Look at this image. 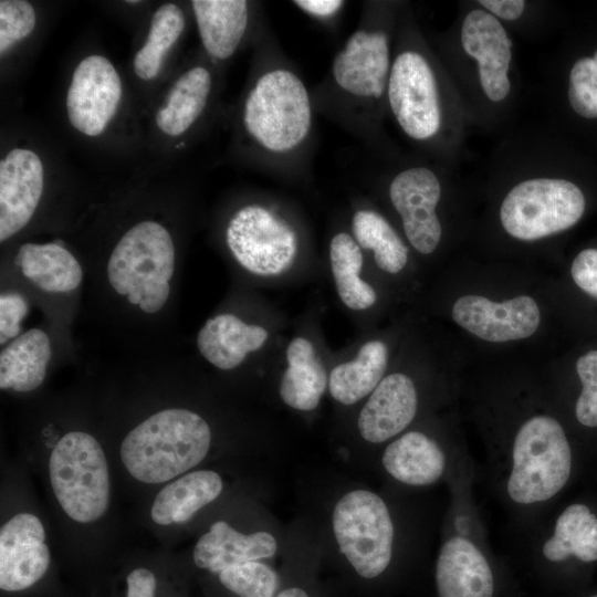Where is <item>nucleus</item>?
<instances>
[{"instance_id": "nucleus-1", "label": "nucleus", "mask_w": 597, "mask_h": 597, "mask_svg": "<svg viewBox=\"0 0 597 597\" xmlns=\"http://www.w3.org/2000/svg\"><path fill=\"white\" fill-rule=\"evenodd\" d=\"M259 42L255 71L240 109L243 138L270 176L305 180L312 174L317 115L311 88L271 29Z\"/></svg>"}, {"instance_id": "nucleus-2", "label": "nucleus", "mask_w": 597, "mask_h": 597, "mask_svg": "<svg viewBox=\"0 0 597 597\" xmlns=\"http://www.w3.org/2000/svg\"><path fill=\"white\" fill-rule=\"evenodd\" d=\"M388 12L364 2L358 23L311 88L315 111L369 147L378 146L392 56Z\"/></svg>"}, {"instance_id": "nucleus-3", "label": "nucleus", "mask_w": 597, "mask_h": 597, "mask_svg": "<svg viewBox=\"0 0 597 597\" xmlns=\"http://www.w3.org/2000/svg\"><path fill=\"white\" fill-rule=\"evenodd\" d=\"M211 431L198 413L171 408L158 411L124 438L122 461L136 480L164 483L199 464L207 455Z\"/></svg>"}, {"instance_id": "nucleus-4", "label": "nucleus", "mask_w": 597, "mask_h": 597, "mask_svg": "<svg viewBox=\"0 0 597 597\" xmlns=\"http://www.w3.org/2000/svg\"><path fill=\"white\" fill-rule=\"evenodd\" d=\"M175 249L165 227L143 221L129 229L114 248L107 263L113 289L146 313L166 303L174 274Z\"/></svg>"}, {"instance_id": "nucleus-5", "label": "nucleus", "mask_w": 597, "mask_h": 597, "mask_svg": "<svg viewBox=\"0 0 597 597\" xmlns=\"http://www.w3.org/2000/svg\"><path fill=\"white\" fill-rule=\"evenodd\" d=\"M226 243L244 270L272 277L294 265L302 250V233L281 206L255 201L242 206L229 219Z\"/></svg>"}, {"instance_id": "nucleus-6", "label": "nucleus", "mask_w": 597, "mask_h": 597, "mask_svg": "<svg viewBox=\"0 0 597 597\" xmlns=\"http://www.w3.org/2000/svg\"><path fill=\"white\" fill-rule=\"evenodd\" d=\"M49 473L56 500L73 521L91 523L104 515L109 473L105 453L93 436L83 431L64 434L51 452Z\"/></svg>"}, {"instance_id": "nucleus-7", "label": "nucleus", "mask_w": 597, "mask_h": 597, "mask_svg": "<svg viewBox=\"0 0 597 597\" xmlns=\"http://www.w3.org/2000/svg\"><path fill=\"white\" fill-rule=\"evenodd\" d=\"M570 469V447L559 422L547 416L533 417L514 440L509 495L522 504L546 501L565 485Z\"/></svg>"}, {"instance_id": "nucleus-8", "label": "nucleus", "mask_w": 597, "mask_h": 597, "mask_svg": "<svg viewBox=\"0 0 597 597\" xmlns=\"http://www.w3.org/2000/svg\"><path fill=\"white\" fill-rule=\"evenodd\" d=\"M585 211V197L572 181L534 178L514 186L500 209L504 230L531 241L564 231L578 222Z\"/></svg>"}, {"instance_id": "nucleus-9", "label": "nucleus", "mask_w": 597, "mask_h": 597, "mask_svg": "<svg viewBox=\"0 0 597 597\" xmlns=\"http://www.w3.org/2000/svg\"><path fill=\"white\" fill-rule=\"evenodd\" d=\"M333 531L341 553L360 577L375 578L388 567L394 525L386 503L374 492L345 494L334 507Z\"/></svg>"}, {"instance_id": "nucleus-10", "label": "nucleus", "mask_w": 597, "mask_h": 597, "mask_svg": "<svg viewBox=\"0 0 597 597\" xmlns=\"http://www.w3.org/2000/svg\"><path fill=\"white\" fill-rule=\"evenodd\" d=\"M387 107L401 130L416 142H429L440 132L438 78L427 55L416 46H404L392 56Z\"/></svg>"}, {"instance_id": "nucleus-11", "label": "nucleus", "mask_w": 597, "mask_h": 597, "mask_svg": "<svg viewBox=\"0 0 597 597\" xmlns=\"http://www.w3.org/2000/svg\"><path fill=\"white\" fill-rule=\"evenodd\" d=\"M387 191L408 242L422 254L432 253L442 234L436 211L441 197L438 176L425 166L408 167L391 178Z\"/></svg>"}, {"instance_id": "nucleus-12", "label": "nucleus", "mask_w": 597, "mask_h": 597, "mask_svg": "<svg viewBox=\"0 0 597 597\" xmlns=\"http://www.w3.org/2000/svg\"><path fill=\"white\" fill-rule=\"evenodd\" d=\"M122 97V83L113 64L102 55H90L76 66L66 95L74 128L87 136L104 132Z\"/></svg>"}, {"instance_id": "nucleus-13", "label": "nucleus", "mask_w": 597, "mask_h": 597, "mask_svg": "<svg viewBox=\"0 0 597 597\" xmlns=\"http://www.w3.org/2000/svg\"><path fill=\"white\" fill-rule=\"evenodd\" d=\"M451 315L459 326L488 342L526 338L536 332L541 321L537 303L526 295L500 303L465 295L455 301Z\"/></svg>"}, {"instance_id": "nucleus-14", "label": "nucleus", "mask_w": 597, "mask_h": 597, "mask_svg": "<svg viewBox=\"0 0 597 597\" xmlns=\"http://www.w3.org/2000/svg\"><path fill=\"white\" fill-rule=\"evenodd\" d=\"M41 521L19 513L0 531V588L18 591L35 584L49 568L50 551Z\"/></svg>"}, {"instance_id": "nucleus-15", "label": "nucleus", "mask_w": 597, "mask_h": 597, "mask_svg": "<svg viewBox=\"0 0 597 597\" xmlns=\"http://www.w3.org/2000/svg\"><path fill=\"white\" fill-rule=\"evenodd\" d=\"M461 43L478 62L480 83L488 98L503 101L511 88L507 72L512 42L501 22L484 10L469 12L462 23Z\"/></svg>"}, {"instance_id": "nucleus-16", "label": "nucleus", "mask_w": 597, "mask_h": 597, "mask_svg": "<svg viewBox=\"0 0 597 597\" xmlns=\"http://www.w3.org/2000/svg\"><path fill=\"white\" fill-rule=\"evenodd\" d=\"M43 191V166L29 149L14 148L0 163V241L32 218Z\"/></svg>"}, {"instance_id": "nucleus-17", "label": "nucleus", "mask_w": 597, "mask_h": 597, "mask_svg": "<svg viewBox=\"0 0 597 597\" xmlns=\"http://www.w3.org/2000/svg\"><path fill=\"white\" fill-rule=\"evenodd\" d=\"M417 390L401 373L381 379L359 411L357 427L368 442L380 443L401 432L416 416Z\"/></svg>"}, {"instance_id": "nucleus-18", "label": "nucleus", "mask_w": 597, "mask_h": 597, "mask_svg": "<svg viewBox=\"0 0 597 597\" xmlns=\"http://www.w3.org/2000/svg\"><path fill=\"white\" fill-rule=\"evenodd\" d=\"M200 40L208 55L231 57L253 24V4L245 0H192Z\"/></svg>"}, {"instance_id": "nucleus-19", "label": "nucleus", "mask_w": 597, "mask_h": 597, "mask_svg": "<svg viewBox=\"0 0 597 597\" xmlns=\"http://www.w3.org/2000/svg\"><path fill=\"white\" fill-rule=\"evenodd\" d=\"M439 597H492L493 576L480 549L461 537L442 546L436 567Z\"/></svg>"}, {"instance_id": "nucleus-20", "label": "nucleus", "mask_w": 597, "mask_h": 597, "mask_svg": "<svg viewBox=\"0 0 597 597\" xmlns=\"http://www.w3.org/2000/svg\"><path fill=\"white\" fill-rule=\"evenodd\" d=\"M276 548V540L269 532L243 534L218 521L198 540L193 562L199 568L219 574L231 566L272 557Z\"/></svg>"}, {"instance_id": "nucleus-21", "label": "nucleus", "mask_w": 597, "mask_h": 597, "mask_svg": "<svg viewBox=\"0 0 597 597\" xmlns=\"http://www.w3.org/2000/svg\"><path fill=\"white\" fill-rule=\"evenodd\" d=\"M269 332L260 325L243 322L232 314L209 318L197 336L200 354L217 368L238 367L249 353L260 349Z\"/></svg>"}, {"instance_id": "nucleus-22", "label": "nucleus", "mask_w": 597, "mask_h": 597, "mask_svg": "<svg viewBox=\"0 0 597 597\" xmlns=\"http://www.w3.org/2000/svg\"><path fill=\"white\" fill-rule=\"evenodd\" d=\"M285 356L287 366L279 388L282 401L296 410H314L328 388V375L315 346L308 338L296 336Z\"/></svg>"}, {"instance_id": "nucleus-23", "label": "nucleus", "mask_w": 597, "mask_h": 597, "mask_svg": "<svg viewBox=\"0 0 597 597\" xmlns=\"http://www.w3.org/2000/svg\"><path fill=\"white\" fill-rule=\"evenodd\" d=\"M222 488V479L214 471L190 472L159 491L151 506V519L159 525L186 523L216 500Z\"/></svg>"}, {"instance_id": "nucleus-24", "label": "nucleus", "mask_w": 597, "mask_h": 597, "mask_svg": "<svg viewBox=\"0 0 597 597\" xmlns=\"http://www.w3.org/2000/svg\"><path fill=\"white\" fill-rule=\"evenodd\" d=\"M446 459L440 447L426 434L410 431L384 451L383 465L396 480L409 485H428L442 475Z\"/></svg>"}, {"instance_id": "nucleus-25", "label": "nucleus", "mask_w": 597, "mask_h": 597, "mask_svg": "<svg viewBox=\"0 0 597 597\" xmlns=\"http://www.w3.org/2000/svg\"><path fill=\"white\" fill-rule=\"evenodd\" d=\"M213 77L203 65L192 66L175 82L166 105L156 114V124L167 135L178 136L196 124L208 107Z\"/></svg>"}, {"instance_id": "nucleus-26", "label": "nucleus", "mask_w": 597, "mask_h": 597, "mask_svg": "<svg viewBox=\"0 0 597 597\" xmlns=\"http://www.w3.org/2000/svg\"><path fill=\"white\" fill-rule=\"evenodd\" d=\"M22 274L41 290L64 293L75 290L83 271L73 254L55 241L45 244L25 243L14 259Z\"/></svg>"}, {"instance_id": "nucleus-27", "label": "nucleus", "mask_w": 597, "mask_h": 597, "mask_svg": "<svg viewBox=\"0 0 597 597\" xmlns=\"http://www.w3.org/2000/svg\"><path fill=\"white\" fill-rule=\"evenodd\" d=\"M388 347L374 339L360 346L356 356L335 366L328 375V390L339 404L350 406L370 395L384 378Z\"/></svg>"}, {"instance_id": "nucleus-28", "label": "nucleus", "mask_w": 597, "mask_h": 597, "mask_svg": "<svg viewBox=\"0 0 597 597\" xmlns=\"http://www.w3.org/2000/svg\"><path fill=\"white\" fill-rule=\"evenodd\" d=\"M51 357L48 335L38 328L14 338L0 354V388L20 392L38 388Z\"/></svg>"}, {"instance_id": "nucleus-29", "label": "nucleus", "mask_w": 597, "mask_h": 597, "mask_svg": "<svg viewBox=\"0 0 597 597\" xmlns=\"http://www.w3.org/2000/svg\"><path fill=\"white\" fill-rule=\"evenodd\" d=\"M328 258L335 289L342 303L353 311L371 307L377 294L374 287L360 277L364 251L350 231L341 230L332 235Z\"/></svg>"}, {"instance_id": "nucleus-30", "label": "nucleus", "mask_w": 597, "mask_h": 597, "mask_svg": "<svg viewBox=\"0 0 597 597\" xmlns=\"http://www.w3.org/2000/svg\"><path fill=\"white\" fill-rule=\"evenodd\" d=\"M349 224V231L360 249L371 253L380 270L396 274L406 266L408 248L379 211L357 206L352 212Z\"/></svg>"}, {"instance_id": "nucleus-31", "label": "nucleus", "mask_w": 597, "mask_h": 597, "mask_svg": "<svg viewBox=\"0 0 597 597\" xmlns=\"http://www.w3.org/2000/svg\"><path fill=\"white\" fill-rule=\"evenodd\" d=\"M551 562L574 555L583 562L597 559V517L584 504H572L556 521L554 535L543 547Z\"/></svg>"}, {"instance_id": "nucleus-32", "label": "nucleus", "mask_w": 597, "mask_h": 597, "mask_svg": "<svg viewBox=\"0 0 597 597\" xmlns=\"http://www.w3.org/2000/svg\"><path fill=\"white\" fill-rule=\"evenodd\" d=\"M184 28L185 17L178 6L166 3L155 11L146 43L134 59V71L139 78L151 80L158 74L165 54Z\"/></svg>"}, {"instance_id": "nucleus-33", "label": "nucleus", "mask_w": 597, "mask_h": 597, "mask_svg": "<svg viewBox=\"0 0 597 597\" xmlns=\"http://www.w3.org/2000/svg\"><path fill=\"white\" fill-rule=\"evenodd\" d=\"M220 583L239 597H274L279 576L261 562L228 567L218 574Z\"/></svg>"}, {"instance_id": "nucleus-34", "label": "nucleus", "mask_w": 597, "mask_h": 597, "mask_svg": "<svg viewBox=\"0 0 597 597\" xmlns=\"http://www.w3.org/2000/svg\"><path fill=\"white\" fill-rule=\"evenodd\" d=\"M568 100L578 115L585 118L597 117V63L593 57H582L573 65Z\"/></svg>"}, {"instance_id": "nucleus-35", "label": "nucleus", "mask_w": 597, "mask_h": 597, "mask_svg": "<svg viewBox=\"0 0 597 597\" xmlns=\"http://www.w3.org/2000/svg\"><path fill=\"white\" fill-rule=\"evenodd\" d=\"M33 7L24 0L0 1V52L3 54L15 42L29 35L35 27Z\"/></svg>"}, {"instance_id": "nucleus-36", "label": "nucleus", "mask_w": 597, "mask_h": 597, "mask_svg": "<svg viewBox=\"0 0 597 597\" xmlns=\"http://www.w3.org/2000/svg\"><path fill=\"white\" fill-rule=\"evenodd\" d=\"M576 371L582 381V392L576 401L575 415L586 427H597V350L582 355L576 362Z\"/></svg>"}, {"instance_id": "nucleus-37", "label": "nucleus", "mask_w": 597, "mask_h": 597, "mask_svg": "<svg viewBox=\"0 0 597 597\" xmlns=\"http://www.w3.org/2000/svg\"><path fill=\"white\" fill-rule=\"evenodd\" d=\"M28 313V304L18 293L2 294L0 297V343L17 337L21 321Z\"/></svg>"}, {"instance_id": "nucleus-38", "label": "nucleus", "mask_w": 597, "mask_h": 597, "mask_svg": "<svg viewBox=\"0 0 597 597\" xmlns=\"http://www.w3.org/2000/svg\"><path fill=\"white\" fill-rule=\"evenodd\" d=\"M306 17L324 28L333 29L347 4L342 0H295L291 2Z\"/></svg>"}, {"instance_id": "nucleus-39", "label": "nucleus", "mask_w": 597, "mask_h": 597, "mask_svg": "<svg viewBox=\"0 0 597 597\" xmlns=\"http://www.w3.org/2000/svg\"><path fill=\"white\" fill-rule=\"evenodd\" d=\"M570 274L582 291L597 298V249L580 251L572 263Z\"/></svg>"}, {"instance_id": "nucleus-40", "label": "nucleus", "mask_w": 597, "mask_h": 597, "mask_svg": "<svg viewBox=\"0 0 597 597\" xmlns=\"http://www.w3.org/2000/svg\"><path fill=\"white\" fill-rule=\"evenodd\" d=\"M156 578L146 568H136L127 576V597H155Z\"/></svg>"}, {"instance_id": "nucleus-41", "label": "nucleus", "mask_w": 597, "mask_h": 597, "mask_svg": "<svg viewBox=\"0 0 597 597\" xmlns=\"http://www.w3.org/2000/svg\"><path fill=\"white\" fill-rule=\"evenodd\" d=\"M491 14L504 20H516L524 11L522 0H482L479 1Z\"/></svg>"}, {"instance_id": "nucleus-42", "label": "nucleus", "mask_w": 597, "mask_h": 597, "mask_svg": "<svg viewBox=\"0 0 597 597\" xmlns=\"http://www.w3.org/2000/svg\"><path fill=\"white\" fill-rule=\"evenodd\" d=\"M274 597H310L307 591L301 587H287L279 591Z\"/></svg>"}, {"instance_id": "nucleus-43", "label": "nucleus", "mask_w": 597, "mask_h": 597, "mask_svg": "<svg viewBox=\"0 0 597 597\" xmlns=\"http://www.w3.org/2000/svg\"><path fill=\"white\" fill-rule=\"evenodd\" d=\"M128 3H138V1H127Z\"/></svg>"}, {"instance_id": "nucleus-44", "label": "nucleus", "mask_w": 597, "mask_h": 597, "mask_svg": "<svg viewBox=\"0 0 597 597\" xmlns=\"http://www.w3.org/2000/svg\"><path fill=\"white\" fill-rule=\"evenodd\" d=\"M591 597H597V595H595V596H591Z\"/></svg>"}, {"instance_id": "nucleus-45", "label": "nucleus", "mask_w": 597, "mask_h": 597, "mask_svg": "<svg viewBox=\"0 0 597 597\" xmlns=\"http://www.w3.org/2000/svg\"><path fill=\"white\" fill-rule=\"evenodd\" d=\"M596 62V61H595ZM597 63V62H596Z\"/></svg>"}]
</instances>
